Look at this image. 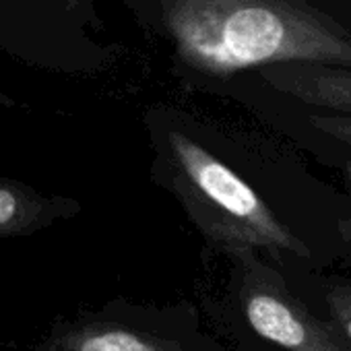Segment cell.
Instances as JSON below:
<instances>
[{"instance_id": "cell-6", "label": "cell", "mask_w": 351, "mask_h": 351, "mask_svg": "<svg viewBox=\"0 0 351 351\" xmlns=\"http://www.w3.org/2000/svg\"><path fill=\"white\" fill-rule=\"evenodd\" d=\"M269 89L318 106L335 114L351 116V71L349 66L320 62H281L250 71Z\"/></svg>"}, {"instance_id": "cell-3", "label": "cell", "mask_w": 351, "mask_h": 351, "mask_svg": "<svg viewBox=\"0 0 351 351\" xmlns=\"http://www.w3.org/2000/svg\"><path fill=\"white\" fill-rule=\"evenodd\" d=\"M34 351H223L189 302L124 298L56 318Z\"/></svg>"}, {"instance_id": "cell-5", "label": "cell", "mask_w": 351, "mask_h": 351, "mask_svg": "<svg viewBox=\"0 0 351 351\" xmlns=\"http://www.w3.org/2000/svg\"><path fill=\"white\" fill-rule=\"evenodd\" d=\"M234 261V300L246 326L283 351H351L343 337L314 318L279 281L258 252L228 254Z\"/></svg>"}, {"instance_id": "cell-4", "label": "cell", "mask_w": 351, "mask_h": 351, "mask_svg": "<svg viewBox=\"0 0 351 351\" xmlns=\"http://www.w3.org/2000/svg\"><path fill=\"white\" fill-rule=\"evenodd\" d=\"M97 0H0V48L38 66L104 71L114 48L89 38L101 29Z\"/></svg>"}, {"instance_id": "cell-9", "label": "cell", "mask_w": 351, "mask_h": 351, "mask_svg": "<svg viewBox=\"0 0 351 351\" xmlns=\"http://www.w3.org/2000/svg\"><path fill=\"white\" fill-rule=\"evenodd\" d=\"M310 124L316 130H320V132H324V134H328V136H332L345 145H351V116H345V114H312Z\"/></svg>"}, {"instance_id": "cell-7", "label": "cell", "mask_w": 351, "mask_h": 351, "mask_svg": "<svg viewBox=\"0 0 351 351\" xmlns=\"http://www.w3.org/2000/svg\"><path fill=\"white\" fill-rule=\"evenodd\" d=\"M83 211V203L48 195L23 180L0 176V240L29 238L56 223L75 219Z\"/></svg>"}, {"instance_id": "cell-2", "label": "cell", "mask_w": 351, "mask_h": 351, "mask_svg": "<svg viewBox=\"0 0 351 351\" xmlns=\"http://www.w3.org/2000/svg\"><path fill=\"white\" fill-rule=\"evenodd\" d=\"M143 122L153 182L178 203L209 248L226 256L244 250L308 254L258 189L226 159L203 116L153 104Z\"/></svg>"}, {"instance_id": "cell-1", "label": "cell", "mask_w": 351, "mask_h": 351, "mask_svg": "<svg viewBox=\"0 0 351 351\" xmlns=\"http://www.w3.org/2000/svg\"><path fill=\"white\" fill-rule=\"evenodd\" d=\"M169 44V71L189 93L281 62L351 69V34L304 0H120Z\"/></svg>"}, {"instance_id": "cell-8", "label": "cell", "mask_w": 351, "mask_h": 351, "mask_svg": "<svg viewBox=\"0 0 351 351\" xmlns=\"http://www.w3.org/2000/svg\"><path fill=\"white\" fill-rule=\"evenodd\" d=\"M332 328L351 345V285H335L326 295Z\"/></svg>"}, {"instance_id": "cell-10", "label": "cell", "mask_w": 351, "mask_h": 351, "mask_svg": "<svg viewBox=\"0 0 351 351\" xmlns=\"http://www.w3.org/2000/svg\"><path fill=\"white\" fill-rule=\"evenodd\" d=\"M345 171H347V176H349V182H351V161L347 163V167H345Z\"/></svg>"}]
</instances>
